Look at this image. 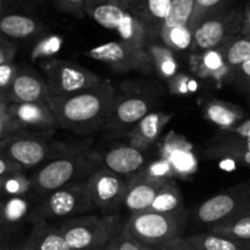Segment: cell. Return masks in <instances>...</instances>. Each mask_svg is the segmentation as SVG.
I'll use <instances>...</instances> for the list:
<instances>
[{
    "label": "cell",
    "instance_id": "cell-46",
    "mask_svg": "<svg viewBox=\"0 0 250 250\" xmlns=\"http://www.w3.org/2000/svg\"><path fill=\"white\" fill-rule=\"evenodd\" d=\"M166 248L168 250H197L194 247L192 246L189 241L187 239V237H178L175 241L171 242L170 244L166 246Z\"/></svg>",
    "mask_w": 250,
    "mask_h": 250
},
{
    "label": "cell",
    "instance_id": "cell-35",
    "mask_svg": "<svg viewBox=\"0 0 250 250\" xmlns=\"http://www.w3.org/2000/svg\"><path fill=\"white\" fill-rule=\"evenodd\" d=\"M229 1L231 0H195L194 14L189 24L190 29L193 31L207 17L229 9Z\"/></svg>",
    "mask_w": 250,
    "mask_h": 250
},
{
    "label": "cell",
    "instance_id": "cell-30",
    "mask_svg": "<svg viewBox=\"0 0 250 250\" xmlns=\"http://www.w3.org/2000/svg\"><path fill=\"white\" fill-rule=\"evenodd\" d=\"M148 51L150 54V58L153 60L154 68L163 76L164 78H172L177 75V61H176L173 50L167 48L166 45H161L156 42L151 43L148 46Z\"/></svg>",
    "mask_w": 250,
    "mask_h": 250
},
{
    "label": "cell",
    "instance_id": "cell-38",
    "mask_svg": "<svg viewBox=\"0 0 250 250\" xmlns=\"http://www.w3.org/2000/svg\"><path fill=\"white\" fill-rule=\"evenodd\" d=\"M19 71V66L14 61H9V62L0 65V98L1 99L5 100V95L9 92Z\"/></svg>",
    "mask_w": 250,
    "mask_h": 250
},
{
    "label": "cell",
    "instance_id": "cell-13",
    "mask_svg": "<svg viewBox=\"0 0 250 250\" xmlns=\"http://www.w3.org/2000/svg\"><path fill=\"white\" fill-rule=\"evenodd\" d=\"M7 115L16 132H49L58 127L46 102L11 103L7 107Z\"/></svg>",
    "mask_w": 250,
    "mask_h": 250
},
{
    "label": "cell",
    "instance_id": "cell-7",
    "mask_svg": "<svg viewBox=\"0 0 250 250\" xmlns=\"http://www.w3.org/2000/svg\"><path fill=\"white\" fill-rule=\"evenodd\" d=\"M250 212V180L237 183L200 203L193 211V219L208 229L233 217Z\"/></svg>",
    "mask_w": 250,
    "mask_h": 250
},
{
    "label": "cell",
    "instance_id": "cell-23",
    "mask_svg": "<svg viewBox=\"0 0 250 250\" xmlns=\"http://www.w3.org/2000/svg\"><path fill=\"white\" fill-rule=\"evenodd\" d=\"M128 11L129 10L125 9L114 0H89L85 9V12L93 21L115 32Z\"/></svg>",
    "mask_w": 250,
    "mask_h": 250
},
{
    "label": "cell",
    "instance_id": "cell-43",
    "mask_svg": "<svg viewBox=\"0 0 250 250\" xmlns=\"http://www.w3.org/2000/svg\"><path fill=\"white\" fill-rule=\"evenodd\" d=\"M16 232L0 231V250H22L23 239L17 238Z\"/></svg>",
    "mask_w": 250,
    "mask_h": 250
},
{
    "label": "cell",
    "instance_id": "cell-15",
    "mask_svg": "<svg viewBox=\"0 0 250 250\" xmlns=\"http://www.w3.org/2000/svg\"><path fill=\"white\" fill-rule=\"evenodd\" d=\"M50 92L44 78L31 70H20L5 95V100L9 104L45 102Z\"/></svg>",
    "mask_w": 250,
    "mask_h": 250
},
{
    "label": "cell",
    "instance_id": "cell-14",
    "mask_svg": "<svg viewBox=\"0 0 250 250\" xmlns=\"http://www.w3.org/2000/svg\"><path fill=\"white\" fill-rule=\"evenodd\" d=\"M167 180L156 178L149 176L142 168L136 175L127 180V189L125 195L124 207L129 212H138L149 210L155 200L156 195L161 188L165 186Z\"/></svg>",
    "mask_w": 250,
    "mask_h": 250
},
{
    "label": "cell",
    "instance_id": "cell-22",
    "mask_svg": "<svg viewBox=\"0 0 250 250\" xmlns=\"http://www.w3.org/2000/svg\"><path fill=\"white\" fill-rule=\"evenodd\" d=\"M37 200L33 197H7L0 210V231L15 232L28 217Z\"/></svg>",
    "mask_w": 250,
    "mask_h": 250
},
{
    "label": "cell",
    "instance_id": "cell-5",
    "mask_svg": "<svg viewBox=\"0 0 250 250\" xmlns=\"http://www.w3.org/2000/svg\"><path fill=\"white\" fill-rule=\"evenodd\" d=\"M186 227V214H164L144 210L132 212L122 232L134 241L156 250L163 249L178 237Z\"/></svg>",
    "mask_w": 250,
    "mask_h": 250
},
{
    "label": "cell",
    "instance_id": "cell-25",
    "mask_svg": "<svg viewBox=\"0 0 250 250\" xmlns=\"http://www.w3.org/2000/svg\"><path fill=\"white\" fill-rule=\"evenodd\" d=\"M205 117L222 131H231L244 119V111L238 105L220 100H211L205 105Z\"/></svg>",
    "mask_w": 250,
    "mask_h": 250
},
{
    "label": "cell",
    "instance_id": "cell-49",
    "mask_svg": "<svg viewBox=\"0 0 250 250\" xmlns=\"http://www.w3.org/2000/svg\"><path fill=\"white\" fill-rule=\"evenodd\" d=\"M114 1H116L117 4H120L121 6H124L125 9L129 10V11H132L134 14V11H136L137 7H138L141 0H114Z\"/></svg>",
    "mask_w": 250,
    "mask_h": 250
},
{
    "label": "cell",
    "instance_id": "cell-54",
    "mask_svg": "<svg viewBox=\"0 0 250 250\" xmlns=\"http://www.w3.org/2000/svg\"><path fill=\"white\" fill-rule=\"evenodd\" d=\"M1 204H2V199H0V210H1Z\"/></svg>",
    "mask_w": 250,
    "mask_h": 250
},
{
    "label": "cell",
    "instance_id": "cell-27",
    "mask_svg": "<svg viewBox=\"0 0 250 250\" xmlns=\"http://www.w3.org/2000/svg\"><path fill=\"white\" fill-rule=\"evenodd\" d=\"M149 210L164 214H186L185 200L176 181L167 180Z\"/></svg>",
    "mask_w": 250,
    "mask_h": 250
},
{
    "label": "cell",
    "instance_id": "cell-50",
    "mask_svg": "<svg viewBox=\"0 0 250 250\" xmlns=\"http://www.w3.org/2000/svg\"><path fill=\"white\" fill-rule=\"evenodd\" d=\"M7 107H9V103L0 98V122H4L9 119Z\"/></svg>",
    "mask_w": 250,
    "mask_h": 250
},
{
    "label": "cell",
    "instance_id": "cell-33",
    "mask_svg": "<svg viewBox=\"0 0 250 250\" xmlns=\"http://www.w3.org/2000/svg\"><path fill=\"white\" fill-rule=\"evenodd\" d=\"M160 39L164 45L173 51H183L192 49L193 31L189 26H178L173 28L163 29L160 32Z\"/></svg>",
    "mask_w": 250,
    "mask_h": 250
},
{
    "label": "cell",
    "instance_id": "cell-41",
    "mask_svg": "<svg viewBox=\"0 0 250 250\" xmlns=\"http://www.w3.org/2000/svg\"><path fill=\"white\" fill-rule=\"evenodd\" d=\"M110 246H111V250H156L134 241L122 231L110 242Z\"/></svg>",
    "mask_w": 250,
    "mask_h": 250
},
{
    "label": "cell",
    "instance_id": "cell-26",
    "mask_svg": "<svg viewBox=\"0 0 250 250\" xmlns=\"http://www.w3.org/2000/svg\"><path fill=\"white\" fill-rule=\"evenodd\" d=\"M197 250H250V241L231 238L210 231L187 237Z\"/></svg>",
    "mask_w": 250,
    "mask_h": 250
},
{
    "label": "cell",
    "instance_id": "cell-34",
    "mask_svg": "<svg viewBox=\"0 0 250 250\" xmlns=\"http://www.w3.org/2000/svg\"><path fill=\"white\" fill-rule=\"evenodd\" d=\"M32 194V178L23 171L11 173L4 177L1 195L4 197H26Z\"/></svg>",
    "mask_w": 250,
    "mask_h": 250
},
{
    "label": "cell",
    "instance_id": "cell-39",
    "mask_svg": "<svg viewBox=\"0 0 250 250\" xmlns=\"http://www.w3.org/2000/svg\"><path fill=\"white\" fill-rule=\"evenodd\" d=\"M50 1L61 11L73 15L78 19H82L87 15L85 9H87V4L89 0H50Z\"/></svg>",
    "mask_w": 250,
    "mask_h": 250
},
{
    "label": "cell",
    "instance_id": "cell-8",
    "mask_svg": "<svg viewBox=\"0 0 250 250\" xmlns=\"http://www.w3.org/2000/svg\"><path fill=\"white\" fill-rule=\"evenodd\" d=\"M49 95H71L90 89L102 82L97 73L71 61L48 59L42 62Z\"/></svg>",
    "mask_w": 250,
    "mask_h": 250
},
{
    "label": "cell",
    "instance_id": "cell-36",
    "mask_svg": "<svg viewBox=\"0 0 250 250\" xmlns=\"http://www.w3.org/2000/svg\"><path fill=\"white\" fill-rule=\"evenodd\" d=\"M61 45H62V38L60 36H58V34H46V36L42 37L37 42L36 45L33 46L32 60L53 59V56L60 51Z\"/></svg>",
    "mask_w": 250,
    "mask_h": 250
},
{
    "label": "cell",
    "instance_id": "cell-17",
    "mask_svg": "<svg viewBox=\"0 0 250 250\" xmlns=\"http://www.w3.org/2000/svg\"><path fill=\"white\" fill-rule=\"evenodd\" d=\"M208 156L224 158L250 170V141L236 137L229 131H222L214 143L207 149Z\"/></svg>",
    "mask_w": 250,
    "mask_h": 250
},
{
    "label": "cell",
    "instance_id": "cell-12",
    "mask_svg": "<svg viewBox=\"0 0 250 250\" xmlns=\"http://www.w3.org/2000/svg\"><path fill=\"white\" fill-rule=\"evenodd\" d=\"M150 112V103L141 95H117L112 103L105 126L114 133L128 134Z\"/></svg>",
    "mask_w": 250,
    "mask_h": 250
},
{
    "label": "cell",
    "instance_id": "cell-9",
    "mask_svg": "<svg viewBox=\"0 0 250 250\" xmlns=\"http://www.w3.org/2000/svg\"><path fill=\"white\" fill-rule=\"evenodd\" d=\"M243 10L226 9L203 20L193 29L192 49L194 51L219 49L226 42L242 33Z\"/></svg>",
    "mask_w": 250,
    "mask_h": 250
},
{
    "label": "cell",
    "instance_id": "cell-52",
    "mask_svg": "<svg viewBox=\"0 0 250 250\" xmlns=\"http://www.w3.org/2000/svg\"><path fill=\"white\" fill-rule=\"evenodd\" d=\"M2 182H4V177H0V195H1V189H2Z\"/></svg>",
    "mask_w": 250,
    "mask_h": 250
},
{
    "label": "cell",
    "instance_id": "cell-24",
    "mask_svg": "<svg viewBox=\"0 0 250 250\" xmlns=\"http://www.w3.org/2000/svg\"><path fill=\"white\" fill-rule=\"evenodd\" d=\"M171 4L172 0H141L134 11L150 32L154 42L160 38L161 28L170 12Z\"/></svg>",
    "mask_w": 250,
    "mask_h": 250
},
{
    "label": "cell",
    "instance_id": "cell-19",
    "mask_svg": "<svg viewBox=\"0 0 250 250\" xmlns=\"http://www.w3.org/2000/svg\"><path fill=\"white\" fill-rule=\"evenodd\" d=\"M171 119H172V114H167V112H149L127 134L129 144L144 151L159 138L163 129L171 121Z\"/></svg>",
    "mask_w": 250,
    "mask_h": 250
},
{
    "label": "cell",
    "instance_id": "cell-32",
    "mask_svg": "<svg viewBox=\"0 0 250 250\" xmlns=\"http://www.w3.org/2000/svg\"><path fill=\"white\" fill-rule=\"evenodd\" d=\"M212 233L221 236L231 237V238L250 241V212L233 217L224 224L208 229Z\"/></svg>",
    "mask_w": 250,
    "mask_h": 250
},
{
    "label": "cell",
    "instance_id": "cell-42",
    "mask_svg": "<svg viewBox=\"0 0 250 250\" xmlns=\"http://www.w3.org/2000/svg\"><path fill=\"white\" fill-rule=\"evenodd\" d=\"M231 78L237 87L250 98V60L233 71Z\"/></svg>",
    "mask_w": 250,
    "mask_h": 250
},
{
    "label": "cell",
    "instance_id": "cell-29",
    "mask_svg": "<svg viewBox=\"0 0 250 250\" xmlns=\"http://www.w3.org/2000/svg\"><path fill=\"white\" fill-rule=\"evenodd\" d=\"M195 70L198 75L208 78H225L232 76V71L226 65L219 49L203 51Z\"/></svg>",
    "mask_w": 250,
    "mask_h": 250
},
{
    "label": "cell",
    "instance_id": "cell-45",
    "mask_svg": "<svg viewBox=\"0 0 250 250\" xmlns=\"http://www.w3.org/2000/svg\"><path fill=\"white\" fill-rule=\"evenodd\" d=\"M20 171H23L21 166H19L14 161L7 159L6 156L0 154V177H6V176L11 175V173L20 172Z\"/></svg>",
    "mask_w": 250,
    "mask_h": 250
},
{
    "label": "cell",
    "instance_id": "cell-55",
    "mask_svg": "<svg viewBox=\"0 0 250 250\" xmlns=\"http://www.w3.org/2000/svg\"><path fill=\"white\" fill-rule=\"evenodd\" d=\"M160 250H168V249L166 248V247H164V248H163V249H160Z\"/></svg>",
    "mask_w": 250,
    "mask_h": 250
},
{
    "label": "cell",
    "instance_id": "cell-40",
    "mask_svg": "<svg viewBox=\"0 0 250 250\" xmlns=\"http://www.w3.org/2000/svg\"><path fill=\"white\" fill-rule=\"evenodd\" d=\"M143 170L146 171L149 176H151V177H156V178L172 180V177H175L176 176L171 164L164 158L160 159V160L154 161V163H151L149 166H146V167H143Z\"/></svg>",
    "mask_w": 250,
    "mask_h": 250
},
{
    "label": "cell",
    "instance_id": "cell-3",
    "mask_svg": "<svg viewBox=\"0 0 250 250\" xmlns=\"http://www.w3.org/2000/svg\"><path fill=\"white\" fill-rule=\"evenodd\" d=\"M88 149L56 142L48 132L19 131L0 139V154L22 168L41 167L61 156Z\"/></svg>",
    "mask_w": 250,
    "mask_h": 250
},
{
    "label": "cell",
    "instance_id": "cell-21",
    "mask_svg": "<svg viewBox=\"0 0 250 250\" xmlns=\"http://www.w3.org/2000/svg\"><path fill=\"white\" fill-rule=\"evenodd\" d=\"M41 21L28 15L2 14L0 17V36L7 39H29L43 33Z\"/></svg>",
    "mask_w": 250,
    "mask_h": 250
},
{
    "label": "cell",
    "instance_id": "cell-10",
    "mask_svg": "<svg viewBox=\"0 0 250 250\" xmlns=\"http://www.w3.org/2000/svg\"><path fill=\"white\" fill-rule=\"evenodd\" d=\"M87 55L93 60L110 66L117 72L134 71L149 75L155 70L148 49L138 48L122 41L93 46L87 51Z\"/></svg>",
    "mask_w": 250,
    "mask_h": 250
},
{
    "label": "cell",
    "instance_id": "cell-2",
    "mask_svg": "<svg viewBox=\"0 0 250 250\" xmlns=\"http://www.w3.org/2000/svg\"><path fill=\"white\" fill-rule=\"evenodd\" d=\"M103 155L85 150L61 156L41 166L32 176V197L36 200L73 183L87 181L103 168Z\"/></svg>",
    "mask_w": 250,
    "mask_h": 250
},
{
    "label": "cell",
    "instance_id": "cell-6",
    "mask_svg": "<svg viewBox=\"0 0 250 250\" xmlns=\"http://www.w3.org/2000/svg\"><path fill=\"white\" fill-rule=\"evenodd\" d=\"M125 221L120 215H82L58 224L71 250H97L106 247L120 232Z\"/></svg>",
    "mask_w": 250,
    "mask_h": 250
},
{
    "label": "cell",
    "instance_id": "cell-11",
    "mask_svg": "<svg viewBox=\"0 0 250 250\" xmlns=\"http://www.w3.org/2000/svg\"><path fill=\"white\" fill-rule=\"evenodd\" d=\"M90 197L95 209L105 215H114L124 205L127 180L103 167L88 178Z\"/></svg>",
    "mask_w": 250,
    "mask_h": 250
},
{
    "label": "cell",
    "instance_id": "cell-18",
    "mask_svg": "<svg viewBox=\"0 0 250 250\" xmlns=\"http://www.w3.org/2000/svg\"><path fill=\"white\" fill-rule=\"evenodd\" d=\"M163 158L172 166L176 176L188 177L194 175L198 167V161L189 144L177 136H170L161 148Z\"/></svg>",
    "mask_w": 250,
    "mask_h": 250
},
{
    "label": "cell",
    "instance_id": "cell-4",
    "mask_svg": "<svg viewBox=\"0 0 250 250\" xmlns=\"http://www.w3.org/2000/svg\"><path fill=\"white\" fill-rule=\"evenodd\" d=\"M95 210L90 197L88 180L66 186L37 200L28 222H60L89 214Z\"/></svg>",
    "mask_w": 250,
    "mask_h": 250
},
{
    "label": "cell",
    "instance_id": "cell-28",
    "mask_svg": "<svg viewBox=\"0 0 250 250\" xmlns=\"http://www.w3.org/2000/svg\"><path fill=\"white\" fill-rule=\"evenodd\" d=\"M229 70L236 71L239 66L250 60V38L238 34L219 48Z\"/></svg>",
    "mask_w": 250,
    "mask_h": 250
},
{
    "label": "cell",
    "instance_id": "cell-44",
    "mask_svg": "<svg viewBox=\"0 0 250 250\" xmlns=\"http://www.w3.org/2000/svg\"><path fill=\"white\" fill-rule=\"evenodd\" d=\"M16 54V46L7 39L0 36V65L9 61H14Z\"/></svg>",
    "mask_w": 250,
    "mask_h": 250
},
{
    "label": "cell",
    "instance_id": "cell-51",
    "mask_svg": "<svg viewBox=\"0 0 250 250\" xmlns=\"http://www.w3.org/2000/svg\"><path fill=\"white\" fill-rule=\"evenodd\" d=\"M97 250H111V246H110V243H109L106 247H103V248L97 249Z\"/></svg>",
    "mask_w": 250,
    "mask_h": 250
},
{
    "label": "cell",
    "instance_id": "cell-48",
    "mask_svg": "<svg viewBox=\"0 0 250 250\" xmlns=\"http://www.w3.org/2000/svg\"><path fill=\"white\" fill-rule=\"evenodd\" d=\"M241 34L250 38V0L243 9V24H242Z\"/></svg>",
    "mask_w": 250,
    "mask_h": 250
},
{
    "label": "cell",
    "instance_id": "cell-47",
    "mask_svg": "<svg viewBox=\"0 0 250 250\" xmlns=\"http://www.w3.org/2000/svg\"><path fill=\"white\" fill-rule=\"evenodd\" d=\"M232 134H234L236 137H239L242 139H249L250 141V120L242 122L238 126L234 127L233 129H231Z\"/></svg>",
    "mask_w": 250,
    "mask_h": 250
},
{
    "label": "cell",
    "instance_id": "cell-37",
    "mask_svg": "<svg viewBox=\"0 0 250 250\" xmlns=\"http://www.w3.org/2000/svg\"><path fill=\"white\" fill-rule=\"evenodd\" d=\"M170 92L176 95H186L188 93H194L197 90V82L187 75L177 73L168 80Z\"/></svg>",
    "mask_w": 250,
    "mask_h": 250
},
{
    "label": "cell",
    "instance_id": "cell-53",
    "mask_svg": "<svg viewBox=\"0 0 250 250\" xmlns=\"http://www.w3.org/2000/svg\"><path fill=\"white\" fill-rule=\"evenodd\" d=\"M2 14H4V12H2V0H0V17H1Z\"/></svg>",
    "mask_w": 250,
    "mask_h": 250
},
{
    "label": "cell",
    "instance_id": "cell-1",
    "mask_svg": "<svg viewBox=\"0 0 250 250\" xmlns=\"http://www.w3.org/2000/svg\"><path fill=\"white\" fill-rule=\"evenodd\" d=\"M116 89L103 80L90 89L71 95H48L45 102L55 116L58 127L78 136H88L106 125Z\"/></svg>",
    "mask_w": 250,
    "mask_h": 250
},
{
    "label": "cell",
    "instance_id": "cell-20",
    "mask_svg": "<svg viewBox=\"0 0 250 250\" xmlns=\"http://www.w3.org/2000/svg\"><path fill=\"white\" fill-rule=\"evenodd\" d=\"M32 231L22 243V250H71L58 225L34 222Z\"/></svg>",
    "mask_w": 250,
    "mask_h": 250
},
{
    "label": "cell",
    "instance_id": "cell-16",
    "mask_svg": "<svg viewBox=\"0 0 250 250\" xmlns=\"http://www.w3.org/2000/svg\"><path fill=\"white\" fill-rule=\"evenodd\" d=\"M146 156L139 149L131 144L115 146L103 155V166L112 172L121 176L136 175L144 167Z\"/></svg>",
    "mask_w": 250,
    "mask_h": 250
},
{
    "label": "cell",
    "instance_id": "cell-31",
    "mask_svg": "<svg viewBox=\"0 0 250 250\" xmlns=\"http://www.w3.org/2000/svg\"><path fill=\"white\" fill-rule=\"evenodd\" d=\"M195 0H172L170 12L163 24V29L178 26H189L194 14Z\"/></svg>",
    "mask_w": 250,
    "mask_h": 250
}]
</instances>
